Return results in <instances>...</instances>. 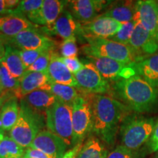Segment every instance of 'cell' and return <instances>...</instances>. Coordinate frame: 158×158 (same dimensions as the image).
Returning a JSON list of instances; mask_svg holds the SVG:
<instances>
[{"label": "cell", "instance_id": "1", "mask_svg": "<svg viewBox=\"0 0 158 158\" xmlns=\"http://www.w3.org/2000/svg\"><path fill=\"white\" fill-rule=\"evenodd\" d=\"M92 110V131L108 145L115 142L118 128L131 110L113 97L107 94L89 95Z\"/></svg>", "mask_w": 158, "mask_h": 158}, {"label": "cell", "instance_id": "2", "mask_svg": "<svg viewBox=\"0 0 158 158\" xmlns=\"http://www.w3.org/2000/svg\"><path fill=\"white\" fill-rule=\"evenodd\" d=\"M112 94L136 114H147L158 108V89L138 75L113 83Z\"/></svg>", "mask_w": 158, "mask_h": 158}, {"label": "cell", "instance_id": "3", "mask_svg": "<svg viewBox=\"0 0 158 158\" xmlns=\"http://www.w3.org/2000/svg\"><path fill=\"white\" fill-rule=\"evenodd\" d=\"M155 120L140 114H130L120 126L122 145L131 151H139L151 137Z\"/></svg>", "mask_w": 158, "mask_h": 158}, {"label": "cell", "instance_id": "4", "mask_svg": "<svg viewBox=\"0 0 158 158\" xmlns=\"http://www.w3.org/2000/svg\"><path fill=\"white\" fill-rule=\"evenodd\" d=\"M84 38L87 42L81 48L85 56L106 57L127 65L138 61L135 53L128 45L114 42L110 39L87 36Z\"/></svg>", "mask_w": 158, "mask_h": 158}, {"label": "cell", "instance_id": "5", "mask_svg": "<svg viewBox=\"0 0 158 158\" xmlns=\"http://www.w3.org/2000/svg\"><path fill=\"white\" fill-rule=\"evenodd\" d=\"M43 120L39 111L21 100L20 113L16 123L10 131L13 141L23 148H29L40 132Z\"/></svg>", "mask_w": 158, "mask_h": 158}, {"label": "cell", "instance_id": "6", "mask_svg": "<svg viewBox=\"0 0 158 158\" xmlns=\"http://www.w3.org/2000/svg\"><path fill=\"white\" fill-rule=\"evenodd\" d=\"M46 126L51 133L58 136L66 143L72 145L73 108L59 100L45 110Z\"/></svg>", "mask_w": 158, "mask_h": 158}, {"label": "cell", "instance_id": "7", "mask_svg": "<svg viewBox=\"0 0 158 158\" xmlns=\"http://www.w3.org/2000/svg\"><path fill=\"white\" fill-rule=\"evenodd\" d=\"M73 141L72 145L82 143L85 137L92 131V110L90 96L80 94L72 105Z\"/></svg>", "mask_w": 158, "mask_h": 158}, {"label": "cell", "instance_id": "8", "mask_svg": "<svg viewBox=\"0 0 158 158\" xmlns=\"http://www.w3.org/2000/svg\"><path fill=\"white\" fill-rule=\"evenodd\" d=\"M77 82V89L88 95L106 94L110 92V83L101 76L96 67L90 62L84 63L80 71L74 74Z\"/></svg>", "mask_w": 158, "mask_h": 158}, {"label": "cell", "instance_id": "9", "mask_svg": "<svg viewBox=\"0 0 158 158\" xmlns=\"http://www.w3.org/2000/svg\"><path fill=\"white\" fill-rule=\"evenodd\" d=\"M6 45L16 48L19 50H38L54 48L56 43L37 29L23 31L15 37L7 38L2 36Z\"/></svg>", "mask_w": 158, "mask_h": 158}, {"label": "cell", "instance_id": "10", "mask_svg": "<svg viewBox=\"0 0 158 158\" xmlns=\"http://www.w3.org/2000/svg\"><path fill=\"white\" fill-rule=\"evenodd\" d=\"M101 76L108 82H116L121 78H128L135 75L133 69L130 65L124 64L114 59L94 56H86Z\"/></svg>", "mask_w": 158, "mask_h": 158}, {"label": "cell", "instance_id": "11", "mask_svg": "<svg viewBox=\"0 0 158 158\" xmlns=\"http://www.w3.org/2000/svg\"><path fill=\"white\" fill-rule=\"evenodd\" d=\"M123 24L111 18L100 15L92 21L81 23V34L83 37L110 39L118 32Z\"/></svg>", "mask_w": 158, "mask_h": 158}, {"label": "cell", "instance_id": "12", "mask_svg": "<svg viewBox=\"0 0 158 158\" xmlns=\"http://www.w3.org/2000/svg\"><path fill=\"white\" fill-rule=\"evenodd\" d=\"M128 45L135 53L138 61L158 51V40L150 34L138 21Z\"/></svg>", "mask_w": 158, "mask_h": 158}, {"label": "cell", "instance_id": "13", "mask_svg": "<svg viewBox=\"0 0 158 158\" xmlns=\"http://www.w3.org/2000/svg\"><path fill=\"white\" fill-rule=\"evenodd\" d=\"M112 2L99 0L68 1V10L78 22L87 23L98 17V13L109 6Z\"/></svg>", "mask_w": 158, "mask_h": 158}, {"label": "cell", "instance_id": "14", "mask_svg": "<svg viewBox=\"0 0 158 158\" xmlns=\"http://www.w3.org/2000/svg\"><path fill=\"white\" fill-rule=\"evenodd\" d=\"M29 147L42 152L48 158H62L68 146L49 130H42L37 134Z\"/></svg>", "mask_w": 158, "mask_h": 158}, {"label": "cell", "instance_id": "15", "mask_svg": "<svg viewBox=\"0 0 158 158\" xmlns=\"http://www.w3.org/2000/svg\"><path fill=\"white\" fill-rule=\"evenodd\" d=\"M135 10V21H140L144 28L158 40V2L154 0L137 1Z\"/></svg>", "mask_w": 158, "mask_h": 158}, {"label": "cell", "instance_id": "16", "mask_svg": "<svg viewBox=\"0 0 158 158\" xmlns=\"http://www.w3.org/2000/svg\"><path fill=\"white\" fill-rule=\"evenodd\" d=\"M36 26L25 16L14 12L0 15V35L7 38L27 29H37Z\"/></svg>", "mask_w": 158, "mask_h": 158}, {"label": "cell", "instance_id": "17", "mask_svg": "<svg viewBox=\"0 0 158 158\" xmlns=\"http://www.w3.org/2000/svg\"><path fill=\"white\" fill-rule=\"evenodd\" d=\"M49 81L59 84L67 85L77 89V82L74 75L68 70L64 63L61 60L58 54L53 55L48 70H47Z\"/></svg>", "mask_w": 158, "mask_h": 158}, {"label": "cell", "instance_id": "18", "mask_svg": "<svg viewBox=\"0 0 158 158\" xmlns=\"http://www.w3.org/2000/svg\"><path fill=\"white\" fill-rule=\"evenodd\" d=\"M130 67L135 70V74L158 89V51L130 64Z\"/></svg>", "mask_w": 158, "mask_h": 158}, {"label": "cell", "instance_id": "19", "mask_svg": "<svg viewBox=\"0 0 158 158\" xmlns=\"http://www.w3.org/2000/svg\"><path fill=\"white\" fill-rule=\"evenodd\" d=\"M51 31L64 40L81 34V23L73 16L68 9H65L57 19Z\"/></svg>", "mask_w": 158, "mask_h": 158}, {"label": "cell", "instance_id": "20", "mask_svg": "<svg viewBox=\"0 0 158 158\" xmlns=\"http://www.w3.org/2000/svg\"><path fill=\"white\" fill-rule=\"evenodd\" d=\"M67 4L68 1L44 0L40 13L38 25L44 26L51 31L57 19L66 9Z\"/></svg>", "mask_w": 158, "mask_h": 158}, {"label": "cell", "instance_id": "21", "mask_svg": "<svg viewBox=\"0 0 158 158\" xmlns=\"http://www.w3.org/2000/svg\"><path fill=\"white\" fill-rule=\"evenodd\" d=\"M20 87L17 98L28 94L34 91L41 89L50 81L47 73L34 71H26L20 78Z\"/></svg>", "mask_w": 158, "mask_h": 158}, {"label": "cell", "instance_id": "22", "mask_svg": "<svg viewBox=\"0 0 158 158\" xmlns=\"http://www.w3.org/2000/svg\"><path fill=\"white\" fill-rule=\"evenodd\" d=\"M135 2L133 1L116 2L115 3H110L102 16L111 18L121 23H127L135 20Z\"/></svg>", "mask_w": 158, "mask_h": 158}, {"label": "cell", "instance_id": "23", "mask_svg": "<svg viewBox=\"0 0 158 158\" xmlns=\"http://www.w3.org/2000/svg\"><path fill=\"white\" fill-rule=\"evenodd\" d=\"M0 64L5 67L13 78L19 80L27 71L20 56L19 49L11 45H6L5 55L0 62Z\"/></svg>", "mask_w": 158, "mask_h": 158}, {"label": "cell", "instance_id": "24", "mask_svg": "<svg viewBox=\"0 0 158 158\" xmlns=\"http://www.w3.org/2000/svg\"><path fill=\"white\" fill-rule=\"evenodd\" d=\"M41 89L50 92L56 97L59 101L70 105L71 106L80 96L79 91L76 88L51 81L45 85Z\"/></svg>", "mask_w": 158, "mask_h": 158}, {"label": "cell", "instance_id": "25", "mask_svg": "<svg viewBox=\"0 0 158 158\" xmlns=\"http://www.w3.org/2000/svg\"><path fill=\"white\" fill-rule=\"evenodd\" d=\"M23 100L31 108L37 111L46 110L58 100L54 94L42 89L34 91L27 94L23 97Z\"/></svg>", "mask_w": 158, "mask_h": 158}, {"label": "cell", "instance_id": "26", "mask_svg": "<svg viewBox=\"0 0 158 158\" xmlns=\"http://www.w3.org/2000/svg\"><path fill=\"white\" fill-rule=\"evenodd\" d=\"M20 113V106L15 98H10L4 102L0 110L2 130L10 131L16 123Z\"/></svg>", "mask_w": 158, "mask_h": 158}, {"label": "cell", "instance_id": "27", "mask_svg": "<svg viewBox=\"0 0 158 158\" xmlns=\"http://www.w3.org/2000/svg\"><path fill=\"white\" fill-rule=\"evenodd\" d=\"M108 155V150L101 140L92 136L83 144L76 158H106Z\"/></svg>", "mask_w": 158, "mask_h": 158}, {"label": "cell", "instance_id": "28", "mask_svg": "<svg viewBox=\"0 0 158 158\" xmlns=\"http://www.w3.org/2000/svg\"><path fill=\"white\" fill-rule=\"evenodd\" d=\"M43 2V0H23L20 2L19 6L13 12L23 15L31 23L38 25Z\"/></svg>", "mask_w": 158, "mask_h": 158}, {"label": "cell", "instance_id": "29", "mask_svg": "<svg viewBox=\"0 0 158 158\" xmlns=\"http://www.w3.org/2000/svg\"><path fill=\"white\" fill-rule=\"evenodd\" d=\"M24 148L10 137L5 135L0 142V158H22Z\"/></svg>", "mask_w": 158, "mask_h": 158}, {"label": "cell", "instance_id": "30", "mask_svg": "<svg viewBox=\"0 0 158 158\" xmlns=\"http://www.w3.org/2000/svg\"><path fill=\"white\" fill-rule=\"evenodd\" d=\"M0 66L2 72L0 80L2 88V93H5V92H13L16 97L19 91L20 81L19 79L13 78L4 65L0 64Z\"/></svg>", "mask_w": 158, "mask_h": 158}, {"label": "cell", "instance_id": "31", "mask_svg": "<svg viewBox=\"0 0 158 158\" xmlns=\"http://www.w3.org/2000/svg\"><path fill=\"white\" fill-rule=\"evenodd\" d=\"M136 23H137V21L135 20H133L127 23H124L118 32L113 37H110V40L114 42L122 43V44L128 45L132 35H133L134 29L135 27Z\"/></svg>", "mask_w": 158, "mask_h": 158}, {"label": "cell", "instance_id": "32", "mask_svg": "<svg viewBox=\"0 0 158 158\" xmlns=\"http://www.w3.org/2000/svg\"><path fill=\"white\" fill-rule=\"evenodd\" d=\"M54 54V48L46 50L37 59V60L29 67L27 71H34V72L47 73L49 64Z\"/></svg>", "mask_w": 158, "mask_h": 158}, {"label": "cell", "instance_id": "33", "mask_svg": "<svg viewBox=\"0 0 158 158\" xmlns=\"http://www.w3.org/2000/svg\"><path fill=\"white\" fill-rule=\"evenodd\" d=\"M60 54L62 58H74L77 57L78 49L77 47L76 37H73L64 40L59 47Z\"/></svg>", "mask_w": 158, "mask_h": 158}, {"label": "cell", "instance_id": "34", "mask_svg": "<svg viewBox=\"0 0 158 158\" xmlns=\"http://www.w3.org/2000/svg\"><path fill=\"white\" fill-rule=\"evenodd\" d=\"M143 154L140 151H131L122 145L116 147L106 158H143Z\"/></svg>", "mask_w": 158, "mask_h": 158}, {"label": "cell", "instance_id": "35", "mask_svg": "<svg viewBox=\"0 0 158 158\" xmlns=\"http://www.w3.org/2000/svg\"><path fill=\"white\" fill-rule=\"evenodd\" d=\"M46 50L48 49H38V50H19V49L20 56L26 70H28L29 67Z\"/></svg>", "mask_w": 158, "mask_h": 158}, {"label": "cell", "instance_id": "36", "mask_svg": "<svg viewBox=\"0 0 158 158\" xmlns=\"http://www.w3.org/2000/svg\"><path fill=\"white\" fill-rule=\"evenodd\" d=\"M61 60L64 63L68 70L73 75L77 73L84 67V63L80 62V60L77 57H74V58H62L61 57Z\"/></svg>", "mask_w": 158, "mask_h": 158}, {"label": "cell", "instance_id": "37", "mask_svg": "<svg viewBox=\"0 0 158 158\" xmlns=\"http://www.w3.org/2000/svg\"><path fill=\"white\" fill-rule=\"evenodd\" d=\"M147 150L149 153H155L158 151V118L155 123L151 137L147 142Z\"/></svg>", "mask_w": 158, "mask_h": 158}, {"label": "cell", "instance_id": "38", "mask_svg": "<svg viewBox=\"0 0 158 158\" xmlns=\"http://www.w3.org/2000/svg\"><path fill=\"white\" fill-rule=\"evenodd\" d=\"M22 158H48L44 153L32 148H27Z\"/></svg>", "mask_w": 158, "mask_h": 158}, {"label": "cell", "instance_id": "39", "mask_svg": "<svg viewBox=\"0 0 158 158\" xmlns=\"http://www.w3.org/2000/svg\"><path fill=\"white\" fill-rule=\"evenodd\" d=\"M83 143L77 144L76 146H75V147H73L72 149L69 150V151L66 152L62 158H76L79 151L81 149Z\"/></svg>", "mask_w": 158, "mask_h": 158}, {"label": "cell", "instance_id": "40", "mask_svg": "<svg viewBox=\"0 0 158 158\" xmlns=\"http://www.w3.org/2000/svg\"><path fill=\"white\" fill-rule=\"evenodd\" d=\"M10 13H12V12L7 7L6 0H0V15Z\"/></svg>", "mask_w": 158, "mask_h": 158}, {"label": "cell", "instance_id": "41", "mask_svg": "<svg viewBox=\"0 0 158 158\" xmlns=\"http://www.w3.org/2000/svg\"><path fill=\"white\" fill-rule=\"evenodd\" d=\"M6 51V45L5 43L2 38V36L0 35V62L4 58L5 55Z\"/></svg>", "mask_w": 158, "mask_h": 158}, {"label": "cell", "instance_id": "42", "mask_svg": "<svg viewBox=\"0 0 158 158\" xmlns=\"http://www.w3.org/2000/svg\"><path fill=\"white\" fill-rule=\"evenodd\" d=\"M4 102H5V100H4V98H2V97H0V108L2 107Z\"/></svg>", "mask_w": 158, "mask_h": 158}, {"label": "cell", "instance_id": "43", "mask_svg": "<svg viewBox=\"0 0 158 158\" xmlns=\"http://www.w3.org/2000/svg\"><path fill=\"white\" fill-rule=\"evenodd\" d=\"M4 134H3V132H2V130H0V142H1L2 139V138L4 137Z\"/></svg>", "mask_w": 158, "mask_h": 158}, {"label": "cell", "instance_id": "44", "mask_svg": "<svg viewBox=\"0 0 158 158\" xmlns=\"http://www.w3.org/2000/svg\"><path fill=\"white\" fill-rule=\"evenodd\" d=\"M0 130H2V123L1 116H0Z\"/></svg>", "mask_w": 158, "mask_h": 158}, {"label": "cell", "instance_id": "45", "mask_svg": "<svg viewBox=\"0 0 158 158\" xmlns=\"http://www.w3.org/2000/svg\"><path fill=\"white\" fill-rule=\"evenodd\" d=\"M0 93H2V84H1V80H0Z\"/></svg>", "mask_w": 158, "mask_h": 158}, {"label": "cell", "instance_id": "46", "mask_svg": "<svg viewBox=\"0 0 158 158\" xmlns=\"http://www.w3.org/2000/svg\"><path fill=\"white\" fill-rule=\"evenodd\" d=\"M156 154H155V157H154V158H158V151L157 152H155Z\"/></svg>", "mask_w": 158, "mask_h": 158}, {"label": "cell", "instance_id": "47", "mask_svg": "<svg viewBox=\"0 0 158 158\" xmlns=\"http://www.w3.org/2000/svg\"><path fill=\"white\" fill-rule=\"evenodd\" d=\"M1 75H2V72H1V66H0V78H1Z\"/></svg>", "mask_w": 158, "mask_h": 158}]
</instances>
